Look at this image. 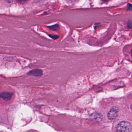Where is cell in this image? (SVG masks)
I'll list each match as a JSON object with an SVG mask.
<instances>
[{
	"label": "cell",
	"instance_id": "6",
	"mask_svg": "<svg viewBox=\"0 0 132 132\" xmlns=\"http://www.w3.org/2000/svg\"><path fill=\"white\" fill-rule=\"evenodd\" d=\"M49 36L52 39H58V37L59 36L57 35H49Z\"/></svg>",
	"mask_w": 132,
	"mask_h": 132
},
{
	"label": "cell",
	"instance_id": "7",
	"mask_svg": "<svg viewBox=\"0 0 132 132\" xmlns=\"http://www.w3.org/2000/svg\"><path fill=\"white\" fill-rule=\"evenodd\" d=\"M28 0H17V2L19 4H23L25 3Z\"/></svg>",
	"mask_w": 132,
	"mask_h": 132
},
{
	"label": "cell",
	"instance_id": "3",
	"mask_svg": "<svg viewBox=\"0 0 132 132\" xmlns=\"http://www.w3.org/2000/svg\"><path fill=\"white\" fill-rule=\"evenodd\" d=\"M13 95L12 92H3L0 93V98L5 101H9L11 99Z\"/></svg>",
	"mask_w": 132,
	"mask_h": 132
},
{
	"label": "cell",
	"instance_id": "8",
	"mask_svg": "<svg viewBox=\"0 0 132 132\" xmlns=\"http://www.w3.org/2000/svg\"><path fill=\"white\" fill-rule=\"evenodd\" d=\"M5 1L7 3H11L13 2V0H5Z\"/></svg>",
	"mask_w": 132,
	"mask_h": 132
},
{
	"label": "cell",
	"instance_id": "4",
	"mask_svg": "<svg viewBox=\"0 0 132 132\" xmlns=\"http://www.w3.org/2000/svg\"><path fill=\"white\" fill-rule=\"evenodd\" d=\"M43 74L42 70L41 69H35L30 71L28 72L27 75L28 76H33L35 77H40Z\"/></svg>",
	"mask_w": 132,
	"mask_h": 132
},
{
	"label": "cell",
	"instance_id": "5",
	"mask_svg": "<svg viewBox=\"0 0 132 132\" xmlns=\"http://www.w3.org/2000/svg\"><path fill=\"white\" fill-rule=\"evenodd\" d=\"M49 28L51 30H53V31H57V30L59 29V26L58 25L56 24L55 25L49 26Z\"/></svg>",
	"mask_w": 132,
	"mask_h": 132
},
{
	"label": "cell",
	"instance_id": "9",
	"mask_svg": "<svg viewBox=\"0 0 132 132\" xmlns=\"http://www.w3.org/2000/svg\"><path fill=\"white\" fill-rule=\"evenodd\" d=\"M102 1H103L107 2L109 0H102Z\"/></svg>",
	"mask_w": 132,
	"mask_h": 132
},
{
	"label": "cell",
	"instance_id": "2",
	"mask_svg": "<svg viewBox=\"0 0 132 132\" xmlns=\"http://www.w3.org/2000/svg\"><path fill=\"white\" fill-rule=\"evenodd\" d=\"M119 108L118 106L112 107L107 114L108 118L109 119L113 120L117 118L119 111Z\"/></svg>",
	"mask_w": 132,
	"mask_h": 132
},
{
	"label": "cell",
	"instance_id": "1",
	"mask_svg": "<svg viewBox=\"0 0 132 132\" xmlns=\"http://www.w3.org/2000/svg\"><path fill=\"white\" fill-rule=\"evenodd\" d=\"M131 129V124L128 121L121 122L116 127L117 132H129Z\"/></svg>",
	"mask_w": 132,
	"mask_h": 132
}]
</instances>
